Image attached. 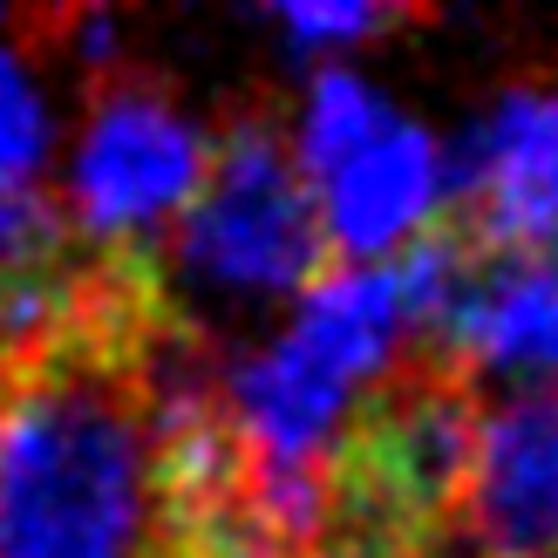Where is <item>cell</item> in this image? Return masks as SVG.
Instances as JSON below:
<instances>
[{"label": "cell", "instance_id": "1", "mask_svg": "<svg viewBox=\"0 0 558 558\" xmlns=\"http://www.w3.org/2000/svg\"><path fill=\"white\" fill-rule=\"evenodd\" d=\"M171 314L157 253H89L75 320L0 409V558H150V348Z\"/></svg>", "mask_w": 558, "mask_h": 558}, {"label": "cell", "instance_id": "2", "mask_svg": "<svg viewBox=\"0 0 558 558\" xmlns=\"http://www.w3.org/2000/svg\"><path fill=\"white\" fill-rule=\"evenodd\" d=\"M477 423L484 388L442 348H409L348 415L327 518L409 558H436V545L457 532Z\"/></svg>", "mask_w": 558, "mask_h": 558}, {"label": "cell", "instance_id": "3", "mask_svg": "<svg viewBox=\"0 0 558 558\" xmlns=\"http://www.w3.org/2000/svg\"><path fill=\"white\" fill-rule=\"evenodd\" d=\"M163 287L184 279L211 300H287L327 272V232L300 178L293 136L272 109H232L211 136V163L178 218Z\"/></svg>", "mask_w": 558, "mask_h": 558}, {"label": "cell", "instance_id": "4", "mask_svg": "<svg viewBox=\"0 0 558 558\" xmlns=\"http://www.w3.org/2000/svg\"><path fill=\"white\" fill-rule=\"evenodd\" d=\"M211 163V136L178 109L171 89L130 75L96 89L89 130L69 171V226L89 253H163Z\"/></svg>", "mask_w": 558, "mask_h": 558}, {"label": "cell", "instance_id": "5", "mask_svg": "<svg viewBox=\"0 0 558 558\" xmlns=\"http://www.w3.org/2000/svg\"><path fill=\"white\" fill-rule=\"evenodd\" d=\"M450 538L477 558H558V388L484 409Z\"/></svg>", "mask_w": 558, "mask_h": 558}, {"label": "cell", "instance_id": "6", "mask_svg": "<svg viewBox=\"0 0 558 558\" xmlns=\"http://www.w3.org/2000/svg\"><path fill=\"white\" fill-rule=\"evenodd\" d=\"M306 191H314L327 253H341L354 266H381V259H396L415 232L436 226L442 150H436L429 130H415L402 117V109H381L341 157H327L320 171L306 178Z\"/></svg>", "mask_w": 558, "mask_h": 558}, {"label": "cell", "instance_id": "7", "mask_svg": "<svg viewBox=\"0 0 558 558\" xmlns=\"http://www.w3.org/2000/svg\"><path fill=\"white\" fill-rule=\"evenodd\" d=\"M442 191H457V226L490 253L558 245V89H511L470 130Z\"/></svg>", "mask_w": 558, "mask_h": 558}, {"label": "cell", "instance_id": "8", "mask_svg": "<svg viewBox=\"0 0 558 558\" xmlns=\"http://www.w3.org/2000/svg\"><path fill=\"white\" fill-rule=\"evenodd\" d=\"M436 348L477 388L484 381L558 388V245H532V253L477 245Z\"/></svg>", "mask_w": 558, "mask_h": 558}, {"label": "cell", "instance_id": "9", "mask_svg": "<svg viewBox=\"0 0 558 558\" xmlns=\"http://www.w3.org/2000/svg\"><path fill=\"white\" fill-rule=\"evenodd\" d=\"M75 226L54 191L41 184H0V287H21L48 266H62L75 253Z\"/></svg>", "mask_w": 558, "mask_h": 558}, {"label": "cell", "instance_id": "10", "mask_svg": "<svg viewBox=\"0 0 558 558\" xmlns=\"http://www.w3.org/2000/svg\"><path fill=\"white\" fill-rule=\"evenodd\" d=\"M381 109H388V102H381L354 69H320L314 89H306V109H300V144H293L300 178H314L327 157H341L354 136L381 117Z\"/></svg>", "mask_w": 558, "mask_h": 558}, {"label": "cell", "instance_id": "11", "mask_svg": "<svg viewBox=\"0 0 558 558\" xmlns=\"http://www.w3.org/2000/svg\"><path fill=\"white\" fill-rule=\"evenodd\" d=\"M48 150V109L35 96L14 48L0 41V184H35V163Z\"/></svg>", "mask_w": 558, "mask_h": 558}, {"label": "cell", "instance_id": "12", "mask_svg": "<svg viewBox=\"0 0 558 558\" xmlns=\"http://www.w3.org/2000/svg\"><path fill=\"white\" fill-rule=\"evenodd\" d=\"M272 21L293 48H333V41H368L381 27H396L402 14L396 8H341V0H287V8H272Z\"/></svg>", "mask_w": 558, "mask_h": 558}, {"label": "cell", "instance_id": "13", "mask_svg": "<svg viewBox=\"0 0 558 558\" xmlns=\"http://www.w3.org/2000/svg\"><path fill=\"white\" fill-rule=\"evenodd\" d=\"M8 388H14V375H8V368H0V409H8Z\"/></svg>", "mask_w": 558, "mask_h": 558}, {"label": "cell", "instance_id": "14", "mask_svg": "<svg viewBox=\"0 0 558 558\" xmlns=\"http://www.w3.org/2000/svg\"><path fill=\"white\" fill-rule=\"evenodd\" d=\"M0 41H8V14H0Z\"/></svg>", "mask_w": 558, "mask_h": 558}]
</instances>
